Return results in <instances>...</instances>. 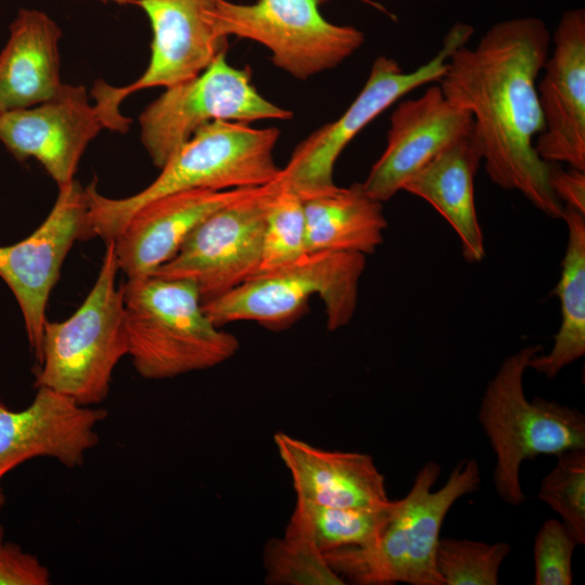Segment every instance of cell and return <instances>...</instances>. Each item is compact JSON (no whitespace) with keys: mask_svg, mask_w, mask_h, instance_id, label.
<instances>
[{"mask_svg":"<svg viewBox=\"0 0 585 585\" xmlns=\"http://www.w3.org/2000/svg\"><path fill=\"white\" fill-rule=\"evenodd\" d=\"M298 499L339 508H381L391 503L384 474L364 453L328 451L284 432L274 434Z\"/></svg>","mask_w":585,"mask_h":585,"instance_id":"obj_19","label":"cell"},{"mask_svg":"<svg viewBox=\"0 0 585 585\" xmlns=\"http://www.w3.org/2000/svg\"><path fill=\"white\" fill-rule=\"evenodd\" d=\"M537 94L545 128L535 139L538 156L585 170V11L562 13Z\"/></svg>","mask_w":585,"mask_h":585,"instance_id":"obj_15","label":"cell"},{"mask_svg":"<svg viewBox=\"0 0 585 585\" xmlns=\"http://www.w3.org/2000/svg\"><path fill=\"white\" fill-rule=\"evenodd\" d=\"M366 256L358 252L309 253L288 268L256 275L232 290L203 303L213 324L250 321L277 330L308 310L313 296L324 306L326 327L337 330L352 320Z\"/></svg>","mask_w":585,"mask_h":585,"instance_id":"obj_7","label":"cell"},{"mask_svg":"<svg viewBox=\"0 0 585 585\" xmlns=\"http://www.w3.org/2000/svg\"><path fill=\"white\" fill-rule=\"evenodd\" d=\"M51 577L34 555L14 543L0 544V585H49Z\"/></svg>","mask_w":585,"mask_h":585,"instance_id":"obj_30","label":"cell"},{"mask_svg":"<svg viewBox=\"0 0 585 585\" xmlns=\"http://www.w3.org/2000/svg\"><path fill=\"white\" fill-rule=\"evenodd\" d=\"M327 1L217 0L213 18L222 37L234 36L264 46L276 67L306 80L338 66L365 41L359 28L324 18L320 6Z\"/></svg>","mask_w":585,"mask_h":585,"instance_id":"obj_9","label":"cell"},{"mask_svg":"<svg viewBox=\"0 0 585 585\" xmlns=\"http://www.w3.org/2000/svg\"><path fill=\"white\" fill-rule=\"evenodd\" d=\"M473 130L470 112L448 101L439 84L400 102L390 117L386 148L362 183L365 192L380 203L389 200L435 155Z\"/></svg>","mask_w":585,"mask_h":585,"instance_id":"obj_17","label":"cell"},{"mask_svg":"<svg viewBox=\"0 0 585 585\" xmlns=\"http://www.w3.org/2000/svg\"><path fill=\"white\" fill-rule=\"evenodd\" d=\"M441 472L434 461L417 472L408 493L395 500L378 540L367 547H346L324 554L346 582L358 585H444L435 566L443 521L460 497L481 481L478 461H460L442 487L432 490Z\"/></svg>","mask_w":585,"mask_h":585,"instance_id":"obj_3","label":"cell"},{"mask_svg":"<svg viewBox=\"0 0 585 585\" xmlns=\"http://www.w3.org/2000/svg\"><path fill=\"white\" fill-rule=\"evenodd\" d=\"M309 253L321 251L370 255L384 242L388 222L382 203L370 197L362 183L336 184L301 197Z\"/></svg>","mask_w":585,"mask_h":585,"instance_id":"obj_22","label":"cell"},{"mask_svg":"<svg viewBox=\"0 0 585 585\" xmlns=\"http://www.w3.org/2000/svg\"><path fill=\"white\" fill-rule=\"evenodd\" d=\"M88 198L78 181L58 186L44 221L26 238L0 246V277L21 309L29 347L41 359L43 326L50 294L77 240H87Z\"/></svg>","mask_w":585,"mask_h":585,"instance_id":"obj_13","label":"cell"},{"mask_svg":"<svg viewBox=\"0 0 585 585\" xmlns=\"http://www.w3.org/2000/svg\"><path fill=\"white\" fill-rule=\"evenodd\" d=\"M146 14L151 56L144 73L126 87L96 81L95 106L107 129L125 132L130 120L119 112L121 101L141 89L170 87L194 78L223 51L226 39L216 27L217 0H134Z\"/></svg>","mask_w":585,"mask_h":585,"instance_id":"obj_11","label":"cell"},{"mask_svg":"<svg viewBox=\"0 0 585 585\" xmlns=\"http://www.w3.org/2000/svg\"><path fill=\"white\" fill-rule=\"evenodd\" d=\"M394 505L391 500L381 508H339L297 498L285 533L310 542L322 554L367 547L380 536Z\"/></svg>","mask_w":585,"mask_h":585,"instance_id":"obj_24","label":"cell"},{"mask_svg":"<svg viewBox=\"0 0 585 585\" xmlns=\"http://www.w3.org/2000/svg\"><path fill=\"white\" fill-rule=\"evenodd\" d=\"M280 131L248 123L214 120L199 127L160 168L158 177L142 191L122 198L86 187L89 238L112 240L128 219L147 203L188 190L225 191L258 187L276 180L281 168L273 151Z\"/></svg>","mask_w":585,"mask_h":585,"instance_id":"obj_2","label":"cell"},{"mask_svg":"<svg viewBox=\"0 0 585 585\" xmlns=\"http://www.w3.org/2000/svg\"><path fill=\"white\" fill-rule=\"evenodd\" d=\"M472 34L469 24H454L437 54L408 73L390 56L376 57L364 87L350 106L338 119L318 128L296 146L287 165L281 168L280 181L300 197L333 187L335 164L356 134L407 93L438 82L450 55L466 46Z\"/></svg>","mask_w":585,"mask_h":585,"instance_id":"obj_8","label":"cell"},{"mask_svg":"<svg viewBox=\"0 0 585 585\" xmlns=\"http://www.w3.org/2000/svg\"><path fill=\"white\" fill-rule=\"evenodd\" d=\"M4 504V495L2 493V490L0 487V509L1 507L3 506ZM3 542V529L2 526L0 525V544Z\"/></svg>","mask_w":585,"mask_h":585,"instance_id":"obj_32","label":"cell"},{"mask_svg":"<svg viewBox=\"0 0 585 585\" xmlns=\"http://www.w3.org/2000/svg\"><path fill=\"white\" fill-rule=\"evenodd\" d=\"M548 180L552 193L563 207L585 213V170L570 166L563 169L558 162H551Z\"/></svg>","mask_w":585,"mask_h":585,"instance_id":"obj_31","label":"cell"},{"mask_svg":"<svg viewBox=\"0 0 585 585\" xmlns=\"http://www.w3.org/2000/svg\"><path fill=\"white\" fill-rule=\"evenodd\" d=\"M510 550L505 542L440 537L435 566L444 585H496L499 568Z\"/></svg>","mask_w":585,"mask_h":585,"instance_id":"obj_27","label":"cell"},{"mask_svg":"<svg viewBox=\"0 0 585 585\" xmlns=\"http://www.w3.org/2000/svg\"><path fill=\"white\" fill-rule=\"evenodd\" d=\"M141 114V140L153 164L161 168L202 126L214 121L250 123L287 120L292 113L263 98L248 67L232 66L221 52L200 74L165 88Z\"/></svg>","mask_w":585,"mask_h":585,"instance_id":"obj_10","label":"cell"},{"mask_svg":"<svg viewBox=\"0 0 585 585\" xmlns=\"http://www.w3.org/2000/svg\"><path fill=\"white\" fill-rule=\"evenodd\" d=\"M128 355L138 374L161 380L230 360L238 339L211 322L195 284L155 275L121 286Z\"/></svg>","mask_w":585,"mask_h":585,"instance_id":"obj_4","label":"cell"},{"mask_svg":"<svg viewBox=\"0 0 585 585\" xmlns=\"http://www.w3.org/2000/svg\"><path fill=\"white\" fill-rule=\"evenodd\" d=\"M106 249L93 287L73 315L46 321L36 387H47L78 403L95 406L110 390L119 361L128 355V335L119 272L113 240Z\"/></svg>","mask_w":585,"mask_h":585,"instance_id":"obj_5","label":"cell"},{"mask_svg":"<svg viewBox=\"0 0 585 585\" xmlns=\"http://www.w3.org/2000/svg\"><path fill=\"white\" fill-rule=\"evenodd\" d=\"M542 351L543 346L533 344L508 355L487 384L478 413L496 457L495 491L511 506L525 500L519 477L524 460L585 448L584 414L557 401H529L524 394V373Z\"/></svg>","mask_w":585,"mask_h":585,"instance_id":"obj_6","label":"cell"},{"mask_svg":"<svg viewBox=\"0 0 585 585\" xmlns=\"http://www.w3.org/2000/svg\"><path fill=\"white\" fill-rule=\"evenodd\" d=\"M568 244L555 292L560 301L561 324L548 353H537L529 368L548 379L585 354V213L564 207Z\"/></svg>","mask_w":585,"mask_h":585,"instance_id":"obj_23","label":"cell"},{"mask_svg":"<svg viewBox=\"0 0 585 585\" xmlns=\"http://www.w3.org/2000/svg\"><path fill=\"white\" fill-rule=\"evenodd\" d=\"M481 161V150L473 130L442 150L402 188L426 200L447 221L457 234L463 256L468 262H480L485 257L473 185Z\"/></svg>","mask_w":585,"mask_h":585,"instance_id":"obj_20","label":"cell"},{"mask_svg":"<svg viewBox=\"0 0 585 585\" xmlns=\"http://www.w3.org/2000/svg\"><path fill=\"white\" fill-rule=\"evenodd\" d=\"M308 255L302 199L277 178L266 209L257 275L288 268Z\"/></svg>","mask_w":585,"mask_h":585,"instance_id":"obj_25","label":"cell"},{"mask_svg":"<svg viewBox=\"0 0 585 585\" xmlns=\"http://www.w3.org/2000/svg\"><path fill=\"white\" fill-rule=\"evenodd\" d=\"M61 28L44 12L18 11L0 52V114L38 105L61 91Z\"/></svg>","mask_w":585,"mask_h":585,"instance_id":"obj_21","label":"cell"},{"mask_svg":"<svg viewBox=\"0 0 585 585\" xmlns=\"http://www.w3.org/2000/svg\"><path fill=\"white\" fill-rule=\"evenodd\" d=\"M550 34L537 17L500 21L474 48H457L438 84L448 101L470 112L490 180L521 193L544 214L562 219L564 207L549 185L551 162L534 147L545 123L537 78Z\"/></svg>","mask_w":585,"mask_h":585,"instance_id":"obj_1","label":"cell"},{"mask_svg":"<svg viewBox=\"0 0 585 585\" xmlns=\"http://www.w3.org/2000/svg\"><path fill=\"white\" fill-rule=\"evenodd\" d=\"M36 388L34 400L22 411H10L0 400V480L36 457L79 467L99 443L95 428L106 418L105 410L82 405L47 387Z\"/></svg>","mask_w":585,"mask_h":585,"instance_id":"obj_16","label":"cell"},{"mask_svg":"<svg viewBox=\"0 0 585 585\" xmlns=\"http://www.w3.org/2000/svg\"><path fill=\"white\" fill-rule=\"evenodd\" d=\"M577 545L561 520L544 521L534 540V584H572V557Z\"/></svg>","mask_w":585,"mask_h":585,"instance_id":"obj_29","label":"cell"},{"mask_svg":"<svg viewBox=\"0 0 585 585\" xmlns=\"http://www.w3.org/2000/svg\"><path fill=\"white\" fill-rule=\"evenodd\" d=\"M263 567L264 582L271 585L346 584L313 544L286 533L266 542Z\"/></svg>","mask_w":585,"mask_h":585,"instance_id":"obj_26","label":"cell"},{"mask_svg":"<svg viewBox=\"0 0 585 585\" xmlns=\"http://www.w3.org/2000/svg\"><path fill=\"white\" fill-rule=\"evenodd\" d=\"M106 128L82 86L65 84L38 105L0 114V142L20 161H39L57 186L75 180L79 160Z\"/></svg>","mask_w":585,"mask_h":585,"instance_id":"obj_14","label":"cell"},{"mask_svg":"<svg viewBox=\"0 0 585 585\" xmlns=\"http://www.w3.org/2000/svg\"><path fill=\"white\" fill-rule=\"evenodd\" d=\"M256 188L188 190L142 206L112 239L119 271L127 278L152 275L176 256L203 220Z\"/></svg>","mask_w":585,"mask_h":585,"instance_id":"obj_18","label":"cell"},{"mask_svg":"<svg viewBox=\"0 0 585 585\" xmlns=\"http://www.w3.org/2000/svg\"><path fill=\"white\" fill-rule=\"evenodd\" d=\"M276 180L208 216L188 234L176 256L152 275L193 282L203 303L256 276L266 209Z\"/></svg>","mask_w":585,"mask_h":585,"instance_id":"obj_12","label":"cell"},{"mask_svg":"<svg viewBox=\"0 0 585 585\" xmlns=\"http://www.w3.org/2000/svg\"><path fill=\"white\" fill-rule=\"evenodd\" d=\"M543 478L537 497L557 512L577 541L585 544V448L569 450Z\"/></svg>","mask_w":585,"mask_h":585,"instance_id":"obj_28","label":"cell"}]
</instances>
